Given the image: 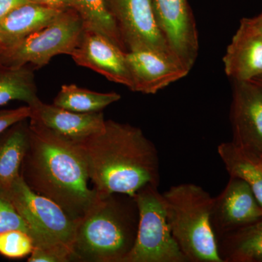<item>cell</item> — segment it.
<instances>
[{"mask_svg": "<svg viewBox=\"0 0 262 262\" xmlns=\"http://www.w3.org/2000/svg\"><path fill=\"white\" fill-rule=\"evenodd\" d=\"M76 144L100 198L114 194L134 198L146 186H159L158 150L139 127L106 120L101 132Z\"/></svg>", "mask_w": 262, "mask_h": 262, "instance_id": "cell-1", "label": "cell"}, {"mask_svg": "<svg viewBox=\"0 0 262 262\" xmlns=\"http://www.w3.org/2000/svg\"><path fill=\"white\" fill-rule=\"evenodd\" d=\"M20 176L32 190L55 202L74 220L84 215L98 198L89 187L87 165L78 145L30 122Z\"/></svg>", "mask_w": 262, "mask_h": 262, "instance_id": "cell-2", "label": "cell"}, {"mask_svg": "<svg viewBox=\"0 0 262 262\" xmlns=\"http://www.w3.org/2000/svg\"><path fill=\"white\" fill-rule=\"evenodd\" d=\"M70 261L123 262L137 234L139 213L134 198H100L75 220Z\"/></svg>", "mask_w": 262, "mask_h": 262, "instance_id": "cell-3", "label": "cell"}, {"mask_svg": "<svg viewBox=\"0 0 262 262\" xmlns=\"http://www.w3.org/2000/svg\"><path fill=\"white\" fill-rule=\"evenodd\" d=\"M170 231L190 262H223L211 224L213 198L203 188L184 183L163 194Z\"/></svg>", "mask_w": 262, "mask_h": 262, "instance_id": "cell-4", "label": "cell"}, {"mask_svg": "<svg viewBox=\"0 0 262 262\" xmlns=\"http://www.w3.org/2000/svg\"><path fill=\"white\" fill-rule=\"evenodd\" d=\"M2 187L28 226L34 248L55 253L62 262L70 261L75 220L55 202L32 190L21 176Z\"/></svg>", "mask_w": 262, "mask_h": 262, "instance_id": "cell-5", "label": "cell"}, {"mask_svg": "<svg viewBox=\"0 0 262 262\" xmlns=\"http://www.w3.org/2000/svg\"><path fill=\"white\" fill-rule=\"evenodd\" d=\"M134 199L139 213L137 234L123 262H189L170 231L158 186H146Z\"/></svg>", "mask_w": 262, "mask_h": 262, "instance_id": "cell-6", "label": "cell"}, {"mask_svg": "<svg viewBox=\"0 0 262 262\" xmlns=\"http://www.w3.org/2000/svg\"><path fill=\"white\" fill-rule=\"evenodd\" d=\"M84 29L83 20L75 10H62L47 27L2 50L0 67L18 68L32 63L42 68L54 56H71L80 43Z\"/></svg>", "mask_w": 262, "mask_h": 262, "instance_id": "cell-7", "label": "cell"}, {"mask_svg": "<svg viewBox=\"0 0 262 262\" xmlns=\"http://www.w3.org/2000/svg\"><path fill=\"white\" fill-rule=\"evenodd\" d=\"M127 52L150 50L177 60L160 30L152 0H105Z\"/></svg>", "mask_w": 262, "mask_h": 262, "instance_id": "cell-8", "label": "cell"}, {"mask_svg": "<svg viewBox=\"0 0 262 262\" xmlns=\"http://www.w3.org/2000/svg\"><path fill=\"white\" fill-rule=\"evenodd\" d=\"M157 21L169 47L189 72L199 52L198 29L187 0H152Z\"/></svg>", "mask_w": 262, "mask_h": 262, "instance_id": "cell-9", "label": "cell"}, {"mask_svg": "<svg viewBox=\"0 0 262 262\" xmlns=\"http://www.w3.org/2000/svg\"><path fill=\"white\" fill-rule=\"evenodd\" d=\"M230 121L233 140L255 158L262 155V89L252 81H233Z\"/></svg>", "mask_w": 262, "mask_h": 262, "instance_id": "cell-10", "label": "cell"}, {"mask_svg": "<svg viewBox=\"0 0 262 262\" xmlns=\"http://www.w3.org/2000/svg\"><path fill=\"white\" fill-rule=\"evenodd\" d=\"M262 220V208L251 187L231 177L225 189L213 198L211 224L217 241L234 231Z\"/></svg>", "mask_w": 262, "mask_h": 262, "instance_id": "cell-11", "label": "cell"}, {"mask_svg": "<svg viewBox=\"0 0 262 262\" xmlns=\"http://www.w3.org/2000/svg\"><path fill=\"white\" fill-rule=\"evenodd\" d=\"M71 56L77 65L94 70L112 82L132 89L126 52L103 34L84 27L80 43Z\"/></svg>", "mask_w": 262, "mask_h": 262, "instance_id": "cell-12", "label": "cell"}, {"mask_svg": "<svg viewBox=\"0 0 262 262\" xmlns=\"http://www.w3.org/2000/svg\"><path fill=\"white\" fill-rule=\"evenodd\" d=\"M126 60L132 78L131 91L144 94H157L189 72L177 60L150 50L127 52Z\"/></svg>", "mask_w": 262, "mask_h": 262, "instance_id": "cell-13", "label": "cell"}, {"mask_svg": "<svg viewBox=\"0 0 262 262\" xmlns=\"http://www.w3.org/2000/svg\"><path fill=\"white\" fill-rule=\"evenodd\" d=\"M232 81H251L262 75V33L253 18L241 20L223 58Z\"/></svg>", "mask_w": 262, "mask_h": 262, "instance_id": "cell-14", "label": "cell"}, {"mask_svg": "<svg viewBox=\"0 0 262 262\" xmlns=\"http://www.w3.org/2000/svg\"><path fill=\"white\" fill-rule=\"evenodd\" d=\"M30 108V123L75 143L101 132L106 122L102 112L77 113L54 104H47L40 99Z\"/></svg>", "mask_w": 262, "mask_h": 262, "instance_id": "cell-15", "label": "cell"}, {"mask_svg": "<svg viewBox=\"0 0 262 262\" xmlns=\"http://www.w3.org/2000/svg\"><path fill=\"white\" fill-rule=\"evenodd\" d=\"M61 11L34 3L15 8L0 20L1 51L47 27Z\"/></svg>", "mask_w": 262, "mask_h": 262, "instance_id": "cell-16", "label": "cell"}, {"mask_svg": "<svg viewBox=\"0 0 262 262\" xmlns=\"http://www.w3.org/2000/svg\"><path fill=\"white\" fill-rule=\"evenodd\" d=\"M29 143V119L17 122L0 134V186L8 185L20 177Z\"/></svg>", "mask_w": 262, "mask_h": 262, "instance_id": "cell-17", "label": "cell"}, {"mask_svg": "<svg viewBox=\"0 0 262 262\" xmlns=\"http://www.w3.org/2000/svg\"><path fill=\"white\" fill-rule=\"evenodd\" d=\"M223 262L262 261V220L218 239Z\"/></svg>", "mask_w": 262, "mask_h": 262, "instance_id": "cell-18", "label": "cell"}, {"mask_svg": "<svg viewBox=\"0 0 262 262\" xmlns=\"http://www.w3.org/2000/svg\"><path fill=\"white\" fill-rule=\"evenodd\" d=\"M217 151L230 177L247 183L262 208V165L257 158L245 152L232 142L222 143Z\"/></svg>", "mask_w": 262, "mask_h": 262, "instance_id": "cell-19", "label": "cell"}, {"mask_svg": "<svg viewBox=\"0 0 262 262\" xmlns=\"http://www.w3.org/2000/svg\"><path fill=\"white\" fill-rule=\"evenodd\" d=\"M120 98L121 96L117 93L95 92L76 84H63L53 104L77 113H98Z\"/></svg>", "mask_w": 262, "mask_h": 262, "instance_id": "cell-20", "label": "cell"}, {"mask_svg": "<svg viewBox=\"0 0 262 262\" xmlns=\"http://www.w3.org/2000/svg\"><path fill=\"white\" fill-rule=\"evenodd\" d=\"M35 77L24 67L0 68V106L13 101H20L30 106L39 101Z\"/></svg>", "mask_w": 262, "mask_h": 262, "instance_id": "cell-21", "label": "cell"}, {"mask_svg": "<svg viewBox=\"0 0 262 262\" xmlns=\"http://www.w3.org/2000/svg\"><path fill=\"white\" fill-rule=\"evenodd\" d=\"M85 28L103 34L122 51L127 52L120 31L106 8L105 0H71Z\"/></svg>", "mask_w": 262, "mask_h": 262, "instance_id": "cell-22", "label": "cell"}, {"mask_svg": "<svg viewBox=\"0 0 262 262\" xmlns=\"http://www.w3.org/2000/svg\"><path fill=\"white\" fill-rule=\"evenodd\" d=\"M34 248L32 237L20 229L0 233V253L10 258H20L30 255Z\"/></svg>", "mask_w": 262, "mask_h": 262, "instance_id": "cell-23", "label": "cell"}, {"mask_svg": "<svg viewBox=\"0 0 262 262\" xmlns=\"http://www.w3.org/2000/svg\"><path fill=\"white\" fill-rule=\"evenodd\" d=\"M12 229H20L29 234L25 221L15 209L4 188L0 186V233Z\"/></svg>", "mask_w": 262, "mask_h": 262, "instance_id": "cell-24", "label": "cell"}, {"mask_svg": "<svg viewBox=\"0 0 262 262\" xmlns=\"http://www.w3.org/2000/svg\"><path fill=\"white\" fill-rule=\"evenodd\" d=\"M30 115L31 108L28 105L13 110H2L0 111V134L17 122L29 119Z\"/></svg>", "mask_w": 262, "mask_h": 262, "instance_id": "cell-25", "label": "cell"}, {"mask_svg": "<svg viewBox=\"0 0 262 262\" xmlns=\"http://www.w3.org/2000/svg\"><path fill=\"white\" fill-rule=\"evenodd\" d=\"M27 261L29 262H62L61 258L55 253L37 248H34Z\"/></svg>", "mask_w": 262, "mask_h": 262, "instance_id": "cell-26", "label": "cell"}, {"mask_svg": "<svg viewBox=\"0 0 262 262\" xmlns=\"http://www.w3.org/2000/svg\"><path fill=\"white\" fill-rule=\"evenodd\" d=\"M30 3L31 0H0V20L15 8Z\"/></svg>", "mask_w": 262, "mask_h": 262, "instance_id": "cell-27", "label": "cell"}, {"mask_svg": "<svg viewBox=\"0 0 262 262\" xmlns=\"http://www.w3.org/2000/svg\"><path fill=\"white\" fill-rule=\"evenodd\" d=\"M32 3L59 10L72 8L71 0H31Z\"/></svg>", "mask_w": 262, "mask_h": 262, "instance_id": "cell-28", "label": "cell"}, {"mask_svg": "<svg viewBox=\"0 0 262 262\" xmlns=\"http://www.w3.org/2000/svg\"><path fill=\"white\" fill-rule=\"evenodd\" d=\"M253 19H254L255 22L257 24L258 28H259L262 33V13L261 14L257 15V16L253 17Z\"/></svg>", "mask_w": 262, "mask_h": 262, "instance_id": "cell-29", "label": "cell"}, {"mask_svg": "<svg viewBox=\"0 0 262 262\" xmlns=\"http://www.w3.org/2000/svg\"><path fill=\"white\" fill-rule=\"evenodd\" d=\"M251 81H252L253 82H254L255 84H257L258 86H259V87L262 89V75L256 77V78L253 79V80Z\"/></svg>", "mask_w": 262, "mask_h": 262, "instance_id": "cell-30", "label": "cell"}, {"mask_svg": "<svg viewBox=\"0 0 262 262\" xmlns=\"http://www.w3.org/2000/svg\"><path fill=\"white\" fill-rule=\"evenodd\" d=\"M258 161L260 162V163L262 165V155H261V156L259 157V158H257Z\"/></svg>", "mask_w": 262, "mask_h": 262, "instance_id": "cell-31", "label": "cell"}, {"mask_svg": "<svg viewBox=\"0 0 262 262\" xmlns=\"http://www.w3.org/2000/svg\"><path fill=\"white\" fill-rule=\"evenodd\" d=\"M0 53H1V47H0ZM0 68H1V67H0Z\"/></svg>", "mask_w": 262, "mask_h": 262, "instance_id": "cell-32", "label": "cell"}]
</instances>
